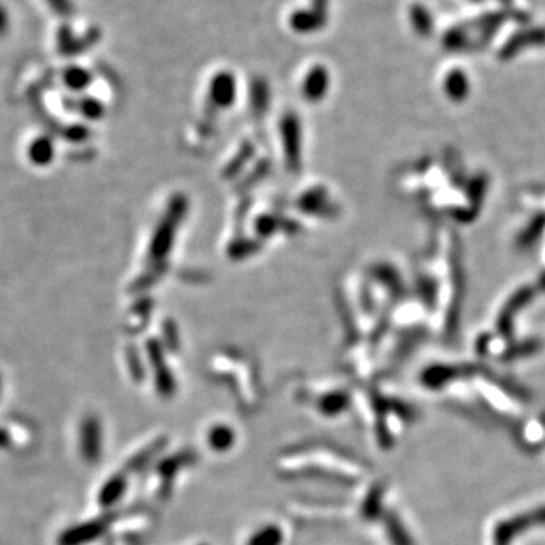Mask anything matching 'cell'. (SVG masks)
Masks as SVG:
<instances>
[{"mask_svg": "<svg viewBox=\"0 0 545 545\" xmlns=\"http://www.w3.org/2000/svg\"><path fill=\"white\" fill-rule=\"evenodd\" d=\"M536 526H545V506L531 512L504 519L499 526H495L492 545H511L519 534Z\"/></svg>", "mask_w": 545, "mask_h": 545, "instance_id": "6da1fadb", "label": "cell"}, {"mask_svg": "<svg viewBox=\"0 0 545 545\" xmlns=\"http://www.w3.org/2000/svg\"><path fill=\"white\" fill-rule=\"evenodd\" d=\"M329 0H312L306 9H295L290 16V26L297 34H314L326 26Z\"/></svg>", "mask_w": 545, "mask_h": 545, "instance_id": "7a4b0ae2", "label": "cell"}, {"mask_svg": "<svg viewBox=\"0 0 545 545\" xmlns=\"http://www.w3.org/2000/svg\"><path fill=\"white\" fill-rule=\"evenodd\" d=\"M97 40H98L97 29H91L88 34L81 36V39L74 36V34L71 32L68 26H61L58 31V44L64 52H68V54L81 52L86 46L94 44Z\"/></svg>", "mask_w": 545, "mask_h": 545, "instance_id": "3957f363", "label": "cell"}, {"mask_svg": "<svg viewBox=\"0 0 545 545\" xmlns=\"http://www.w3.org/2000/svg\"><path fill=\"white\" fill-rule=\"evenodd\" d=\"M444 91L452 101L462 102L469 93V82L467 74L459 68L450 70L444 78Z\"/></svg>", "mask_w": 545, "mask_h": 545, "instance_id": "277c9868", "label": "cell"}, {"mask_svg": "<svg viewBox=\"0 0 545 545\" xmlns=\"http://www.w3.org/2000/svg\"><path fill=\"white\" fill-rule=\"evenodd\" d=\"M98 433H97V424L93 419H88L83 423L82 427V450L83 454L88 459H94L96 453L98 450Z\"/></svg>", "mask_w": 545, "mask_h": 545, "instance_id": "5b68a950", "label": "cell"}, {"mask_svg": "<svg viewBox=\"0 0 545 545\" xmlns=\"http://www.w3.org/2000/svg\"><path fill=\"white\" fill-rule=\"evenodd\" d=\"M409 16H411V21L414 24L415 31L419 34V35H430L432 32V17L429 14V11L421 6V5H414L411 6V12H409Z\"/></svg>", "mask_w": 545, "mask_h": 545, "instance_id": "8992f818", "label": "cell"}, {"mask_svg": "<svg viewBox=\"0 0 545 545\" xmlns=\"http://www.w3.org/2000/svg\"><path fill=\"white\" fill-rule=\"evenodd\" d=\"M527 41L534 43V44L535 43H545V31H534V32H526L523 35H516L511 43H507L504 46L503 55H506V56L514 55L518 49Z\"/></svg>", "mask_w": 545, "mask_h": 545, "instance_id": "52a82bcc", "label": "cell"}, {"mask_svg": "<svg viewBox=\"0 0 545 545\" xmlns=\"http://www.w3.org/2000/svg\"><path fill=\"white\" fill-rule=\"evenodd\" d=\"M327 71L323 67H315L306 79V91L311 96H320L326 90Z\"/></svg>", "mask_w": 545, "mask_h": 545, "instance_id": "ba28073f", "label": "cell"}, {"mask_svg": "<svg viewBox=\"0 0 545 545\" xmlns=\"http://www.w3.org/2000/svg\"><path fill=\"white\" fill-rule=\"evenodd\" d=\"M388 527H389V536L394 545H414V541L409 536L407 530L403 527V524L395 516L388 518Z\"/></svg>", "mask_w": 545, "mask_h": 545, "instance_id": "9c48e42d", "label": "cell"}, {"mask_svg": "<svg viewBox=\"0 0 545 545\" xmlns=\"http://www.w3.org/2000/svg\"><path fill=\"white\" fill-rule=\"evenodd\" d=\"M44 2L51 6V9L59 17L68 19L74 14V5L71 0H44Z\"/></svg>", "mask_w": 545, "mask_h": 545, "instance_id": "30bf717a", "label": "cell"}, {"mask_svg": "<svg viewBox=\"0 0 545 545\" xmlns=\"http://www.w3.org/2000/svg\"><path fill=\"white\" fill-rule=\"evenodd\" d=\"M464 41H465V35L457 29L447 32V35H445V39H444L445 46L450 47V49H459L464 44Z\"/></svg>", "mask_w": 545, "mask_h": 545, "instance_id": "8fae6325", "label": "cell"}, {"mask_svg": "<svg viewBox=\"0 0 545 545\" xmlns=\"http://www.w3.org/2000/svg\"><path fill=\"white\" fill-rule=\"evenodd\" d=\"M67 79L71 85H85L86 82H88L90 76H88V73L81 70V68H70L68 74H67Z\"/></svg>", "mask_w": 545, "mask_h": 545, "instance_id": "7c38bea8", "label": "cell"}, {"mask_svg": "<svg viewBox=\"0 0 545 545\" xmlns=\"http://www.w3.org/2000/svg\"><path fill=\"white\" fill-rule=\"evenodd\" d=\"M9 29V14L8 9L0 5V36H4Z\"/></svg>", "mask_w": 545, "mask_h": 545, "instance_id": "4fadbf2b", "label": "cell"}]
</instances>
